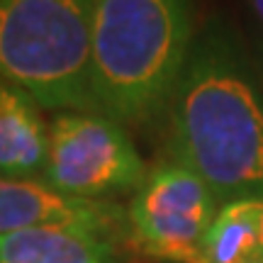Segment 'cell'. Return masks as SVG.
<instances>
[{"label": "cell", "mask_w": 263, "mask_h": 263, "mask_svg": "<svg viewBox=\"0 0 263 263\" xmlns=\"http://www.w3.org/2000/svg\"><path fill=\"white\" fill-rule=\"evenodd\" d=\"M166 117L168 159L205 180L219 205L263 200V88L227 32L195 37Z\"/></svg>", "instance_id": "6da1fadb"}, {"label": "cell", "mask_w": 263, "mask_h": 263, "mask_svg": "<svg viewBox=\"0 0 263 263\" xmlns=\"http://www.w3.org/2000/svg\"><path fill=\"white\" fill-rule=\"evenodd\" d=\"M195 37L190 0H95V112L124 127L154 122L166 112Z\"/></svg>", "instance_id": "7a4b0ae2"}, {"label": "cell", "mask_w": 263, "mask_h": 263, "mask_svg": "<svg viewBox=\"0 0 263 263\" xmlns=\"http://www.w3.org/2000/svg\"><path fill=\"white\" fill-rule=\"evenodd\" d=\"M95 0H0V78L42 107L95 112Z\"/></svg>", "instance_id": "3957f363"}, {"label": "cell", "mask_w": 263, "mask_h": 263, "mask_svg": "<svg viewBox=\"0 0 263 263\" xmlns=\"http://www.w3.org/2000/svg\"><path fill=\"white\" fill-rule=\"evenodd\" d=\"M219 207L200 176L178 161H161L127 205L129 256L144 263H202V244Z\"/></svg>", "instance_id": "277c9868"}, {"label": "cell", "mask_w": 263, "mask_h": 263, "mask_svg": "<svg viewBox=\"0 0 263 263\" xmlns=\"http://www.w3.org/2000/svg\"><path fill=\"white\" fill-rule=\"evenodd\" d=\"M149 166L124 124L100 112H59L49 124V156L42 180L81 200H112L137 193Z\"/></svg>", "instance_id": "5b68a950"}, {"label": "cell", "mask_w": 263, "mask_h": 263, "mask_svg": "<svg viewBox=\"0 0 263 263\" xmlns=\"http://www.w3.org/2000/svg\"><path fill=\"white\" fill-rule=\"evenodd\" d=\"M44 227H81L127 236V207L112 200L64 195L42 178L0 176V236Z\"/></svg>", "instance_id": "8992f818"}, {"label": "cell", "mask_w": 263, "mask_h": 263, "mask_svg": "<svg viewBox=\"0 0 263 263\" xmlns=\"http://www.w3.org/2000/svg\"><path fill=\"white\" fill-rule=\"evenodd\" d=\"M127 236L81 229L44 227L0 236V263H129Z\"/></svg>", "instance_id": "52a82bcc"}, {"label": "cell", "mask_w": 263, "mask_h": 263, "mask_svg": "<svg viewBox=\"0 0 263 263\" xmlns=\"http://www.w3.org/2000/svg\"><path fill=\"white\" fill-rule=\"evenodd\" d=\"M49 156V124L42 105L22 88L0 81V176L42 178Z\"/></svg>", "instance_id": "ba28073f"}, {"label": "cell", "mask_w": 263, "mask_h": 263, "mask_svg": "<svg viewBox=\"0 0 263 263\" xmlns=\"http://www.w3.org/2000/svg\"><path fill=\"white\" fill-rule=\"evenodd\" d=\"M261 256L256 200L219 207L202 244V263H251Z\"/></svg>", "instance_id": "9c48e42d"}, {"label": "cell", "mask_w": 263, "mask_h": 263, "mask_svg": "<svg viewBox=\"0 0 263 263\" xmlns=\"http://www.w3.org/2000/svg\"><path fill=\"white\" fill-rule=\"evenodd\" d=\"M256 217H258V239H261V251H263V200H256Z\"/></svg>", "instance_id": "30bf717a"}, {"label": "cell", "mask_w": 263, "mask_h": 263, "mask_svg": "<svg viewBox=\"0 0 263 263\" xmlns=\"http://www.w3.org/2000/svg\"><path fill=\"white\" fill-rule=\"evenodd\" d=\"M249 3H251V8L258 12V17L263 20V0H249Z\"/></svg>", "instance_id": "8fae6325"}, {"label": "cell", "mask_w": 263, "mask_h": 263, "mask_svg": "<svg viewBox=\"0 0 263 263\" xmlns=\"http://www.w3.org/2000/svg\"><path fill=\"white\" fill-rule=\"evenodd\" d=\"M251 263H263V256H261V258H256V261H251Z\"/></svg>", "instance_id": "7c38bea8"}]
</instances>
